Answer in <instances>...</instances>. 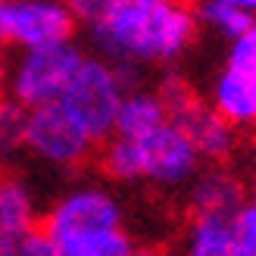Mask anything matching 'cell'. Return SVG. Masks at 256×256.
<instances>
[{
	"label": "cell",
	"instance_id": "6da1fadb",
	"mask_svg": "<svg viewBox=\"0 0 256 256\" xmlns=\"http://www.w3.org/2000/svg\"><path fill=\"white\" fill-rule=\"evenodd\" d=\"M100 60L119 72L172 66L197 41L194 10L175 0H82L72 6Z\"/></svg>",
	"mask_w": 256,
	"mask_h": 256
},
{
	"label": "cell",
	"instance_id": "7a4b0ae2",
	"mask_svg": "<svg viewBox=\"0 0 256 256\" xmlns=\"http://www.w3.org/2000/svg\"><path fill=\"white\" fill-rule=\"evenodd\" d=\"M44 234L62 256H134L138 240L125 228V206L106 184L82 182L54 200Z\"/></svg>",
	"mask_w": 256,
	"mask_h": 256
},
{
	"label": "cell",
	"instance_id": "3957f363",
	"mask_svg": "<svg viewBox=\"0 0 256 256\" xmlns=\"http://www.w3.org/2000/svg\"><path fill=\"white\" fill-rule=\"evenodd\" d=\"M104 169L125 184L147 182L162 190L188 188L200 172V153L178 122H166L156 132L122 138L112 134L104 144Z\"/></svg>",
	"mask_w": 256,
	"mask_h": 256
},
{
	"label": "cell",
	"instance_id": "277c9868",
	"mask_svg": "<svg viewBox=\"0 0 256 256\" xmlns=\"http://www.w3.org/2000/svg\"><path fill=\"white\" fill-rule=\"evenodd\" d=\"M128 91H132V84H128L125 72H119L112 62L100 56H84L82 69L75 72V78L62 91L56 106L97 147L106 144L116 132V119Z\"/></svg>",
	"mask_w": 256,
	"mask_h": 256
},
{
	"label": "cell",
	"instance_id": "5b68a950",
	"mask_svg": "<svg viewBox=\"0 0 256 256\" xmlns=\"http://www.w3.org/2000/svg\"><path fill=\"white\" fill-rule=\"evenodd\" d=\"M84 56L88 54L72 41L54 44V47H38V50H22L10 69V84H6L12 104L22 106L25 112L60 104L62 91L75 78V72L82 69Z\"/></svg>",
	"mask_w": 256,
	"mask_h": 256
},
{
	"label": "cell",
	"instance_id": "8992f818",
	"mask_svg": "<svg viewBox=\"0 0 256 256\" xmlns=\"http://www.w3.org/2000/svg\"><path fill=\"white\" fill-rule=\"evenodd\" d=\"M156 91L166 100V106H169L172 122H178L184 128V134L190 138V144H194V150L200 153V160H206L212 166H222L234 153L238 128L228 125L210 104L197 100L194 91H190L182 78L169 75Z\"/></svg>",
	"mask_w": 256,
	"mask_h": 256
},
{
	"label": "cell",
	"instance_id": "52a82bcc",
	"mask_svg": "<svg viewBox=\"0 0 256 256\" xmlns=\"http://www.w3.org/2000/svg\"><path fill=\"white\" fill-rule=\"evenodd\" d=\"M75 12L56 0H0V44L38 50L72 41Z\"/></svg>",
	"mask_w": 256,
	"mask_h": 256
},
{
	"label": "cell",
	"instance_id": "ba28073f",
	"mask_svg": "<svg viewBox=\"0 0 256 256\" xmlns=\"http://www.w3.org/2000/svg\"><path fill=\"white\" fill-rule=\"evenodd\" d=\"M25 150L50 169H78L91 156L94 144L75 128L56 104L32 110L25 122Z\"/></svg>",
	"mask_w": 256,
	"mask_h": 256
},
{
	"label": "cell",
	"instance_id": "9c48e42d",
	"mask_svg": "<svg viewBox=\"0 0 256 256\" xmlns=\"http://www.w3.org/2000/svg\"><path fill=\"white\" fill-rule=\"evenodd\" d=\"M247 188L225 166H206L188 184V206L194 216H234L244 206Z\"/></svg>",
	"mask_w": 256,
	"mask_h": 256
},
{
	"label": "cell",
	"instance_id": "30bf717a",
	"mask_svg": "<svg viewBox=\"0 0 256 256\" xmlns=\"http://www.w3.org/2000/svg\"><path fill=\"white\" fill-rule=\"evenodd\" d=\"M194 16L197 25L225 38L232 47L256 28V0H203L200 6H194Z\"/></svg>",
	"mask_w": 256,
	"mask_h": 256
},
{
	"label": "cell",
	"instance_id": "8fae6325",
	"mask_svg": "<svg viewBox=\"0 0 256 256\" xmlns=\"http://www.w3.org/2000/svg\"><path fill=\"white\" fill-rule=\"evenodd\" d=\"M182 256H234L232 216H190L182 234Z\"/></svg>",
	"mask_w": 256,
	"mask_h": 256
},
{
	"label": "cell",
	"instance_id": "7c38bea8",
	"mask_svg": "<svg viewBox=\"0 0 256 256\" xmlns=\"http://www.w3.org/2000/svg\"><path fill=\"white\" fill-rule=\"evenodd\" d=\"M169 106L166 100L160 97V91H147V88H132L125 97V104L119 110V119H116V132L112 134H122V138H138V134H147V132H156L169 122Z\"/></svg>",
	"mask_w": 256,
	"mask_h": 256
},
{
	"label": "cell",
	"instance_id": "4fadbf2b",
	"mask_svg": "<svg viewBox=\"0 0 256 256\" xmlns=\"http://www.w3.org/2000/svg\"><path fill=\"white\" fill-rule=\"evenodd\" d=\"M38 197L32 184L19 175H0V225L19 234H34Z\"/></svg>",
	"mask_w": 256,
	"mask_h": 256
},
{
	"label": "cell",
	"instance_id": "5bb4252c",
	"mask_svg": "<svg viewBox=\"0 0 256 256\" xmlns=\"http://www.w3.org/2000/svg\"><path fill=\"white\" fill-rule=\"evenodd\" d=\"M25 122L28 112L16 106L12 100L0 104V175H6L10 162L25 150Z\"/></svg>",
	"mask_w": 256,
	"mask_h": 256
},
{
	"label": "cell",
	"instance_id": "9a60e30c",
	"mask_svg": "<svg viewBox=\"0 0 256 256\" xmlns=\"http://www.w3.org/2000/svg\"><path fill=\"white\" fill-rule=\"evenodd\" d=\"M234 228V256H256V206L244 203L232 216Z\"/></svg>",
	"mask_w": 256,
	"mask_h": 256
},
{
	"label": "cell",
	"instance_id": "2e32d148",
	"mask_svg": "<svg viewBox=\"0 0 256 256\" xmlns=\"http://www.w3.org/2000/svg\"><path fill=\"white\" fill-rule=\"evenodd\" d=\"M16 256H62V253L56 250V244H54V240H50L44 232H34V234L25 238V244L19 247Z\"/></svg>",
	"mask_w": 256,
	"mask_h": 256
},
{
	"label": "cell",
	"instance_id": "e0dca14e",
	"mask_svg": "<svg viewBox=\"0 0 256 256\" xmlns=\"http://www.w3.org/2000/svg\"><path fill=\"white\" fill-rule=\"evenodd\" d=\"M25 238L28 234H19V232H12V228L0 225V256H16L19 247L25 244Z\"/></svg>",
	"mask_w": 256,
	"mask_h": 256
},
{
	"label": "cell",
	"instance_id": "ac0fdd59",
	"mask_svg": "<svg viewBox=\"0 0 256 256\" xmlns=\"http://www.w3.org/2000/svg\"><path fill=\"white\" fill-rule=\"evenodd\" d=\"M134 256H169L162 247H156V244H138V253Z\"/></svg>",
	"mask_w": 256,
	"mask_h": 256
},
{
	"label": "cell",
	"instance_id": "d6986e66",
	"mask_svg": "<svg viewBox=\"0 0 256 256\" xmlns=\"http://www.w3.org/2000/svg\"><path fill=\"white\" fill-rule=\"evenodd\" d=\"M244 188H247V203H253V206H256V166H253V172H250V178H247V182H244Z\"/></svg>",
	"mask_w": 256,
	"mask_h": 256
},
{
	"label": "cell",
	"instance_id": "ffe728a7",
	"mask_svg": "<svg viewBox=\"0 0 256 256\" xmlns=\"http://www.w3.org/2000/svg\"><path fill=\"white\" fill-rule=\"evenodd\" d=\"M6 84H10V72L4 66V60H0V104H4V94H6Z\"/></svg>",
	"mask_w": 256,
	"mask_h": 256
}]
</instances>
